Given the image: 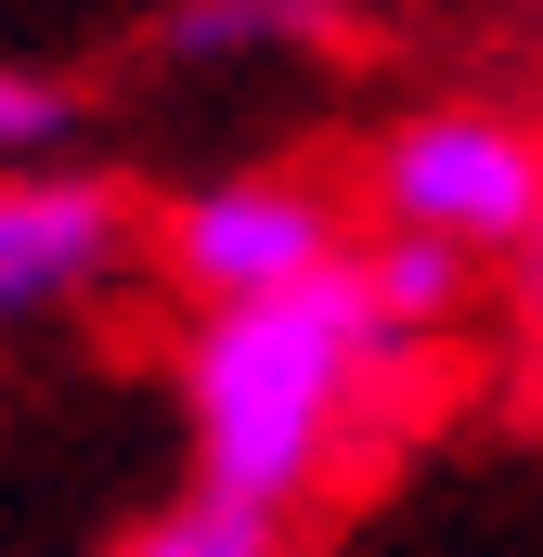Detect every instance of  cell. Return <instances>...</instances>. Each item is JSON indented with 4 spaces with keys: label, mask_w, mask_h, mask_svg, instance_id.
Segmentation results:
<instances>
[{
    "label": "cell",
    "mask_w": 543,
    "mask_h": 557,
    "mask_svg": "<svg viewBox=\"0 0 543 557\" xmlns=\"http://www.w3.org/2000/svg\"><path fill=\"white\" fill-rule=\"evenodd\" d=\"M104 557H285V519H260V506H233V493H181V506H155V519H130Z\"/></svg>",
    "instance_id": "obj_6"
},
{
    "label": "cell",
    "mask_w": 543,
    "mask_h": 557,
    "mask_svg": "<svg viewBox=\"0 0 543 557\" xmlns=\"http://www.w3.org/2000/svg\"><path fill=\"white\" fill-rule=\"evenodd\" d=\"M414 363H427V337L389 311L363 247L337 273L285 285V298L181 311V441H194V480L260 506V519H298Z\"/></svg>",
    "instance_id": "obj_1"
},
{
    "label": "cell",
    "mask_w": 543,
    "mask_h": 557,
    "mask_svg": "<svg viewBox=\"0 0 543 557\" xmlns=\"http://www.w3.org/2000/svg\"><path fill=\"white\" fill-rule=\"evenodd\" d=\"M363 221L427 234L479 273H518L543 247V117L518 104H414L363 143Z\"/></svg>",
    "instance_id": "obj_2"
},
{
    "label": "cell",
    "mask_w": 543,
    "mask_h": 557,
    "mask_svg": "<svg viewBox=\"0 0 543 557\" xmlns=\"http://www.w3.org/2000/svg\"><path fill=\"white\" fill-rule=\"evenodd\" d=\"M142 247H155V208H130L117 169H78V156L0 169V337L91 311L104 285L142 273Z\"/></svg>",
    "instance_id": "obj_4"
},
{
    "label": "cell",
    "mask_w": 543,
    "mask_h": 557,
    "mask_svg": "<svg viewBox=\"0 0 543 557\" xmlns=\"http://www.w3.org/2000/svg\"><path fill=\"white\" fill-rule=\"evenodd\" d=\"M363 195L324 182V169H285V156H247V169H207L155 208V247L142 273L168 285L181 311H233V298H285V285L337 273L363 247Z\"/></svg>",
    "instance_id": "obj_3"
},
{
    "label": "cell",
    "mask_w": 543,
    "mask_h": 557,
    "mask_svg": "<svg viewBox=\"0 0 543 557\" xmlns=\"http://www.w3.org/2000/svg\"><path fill=\"white\" fill-rule=\"evenodd\" d=\"M78 78H52V65H13L0 52V169H39V156H65L78 143Z\"/></svg>",
    "instance_id": "obj_7"
},
{
    "label": "cell",
    "mask_w": 543,
    "mask_h": 557,
    "mask_svg": "<svg viewBox=\"0 0 543 557\" xmlns=\"http://www.w3.org/2000/svg\"><path fill=\"white\" fill-rule=\"evenodd\" d=\"M337 39L324 0H168L155 13V65L181 78H233V65H311Z\"/></svg>",
    "instance_id": "obj_5"
}]
</instances>
